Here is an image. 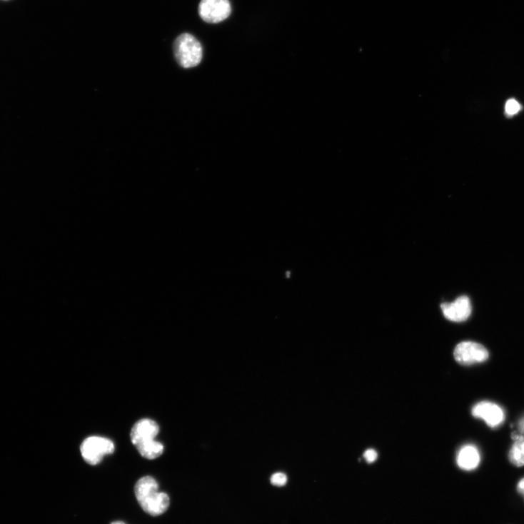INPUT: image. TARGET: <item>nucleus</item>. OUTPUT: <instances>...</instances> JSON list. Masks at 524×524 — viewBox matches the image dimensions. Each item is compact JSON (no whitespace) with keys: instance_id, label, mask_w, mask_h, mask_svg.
Returning a JSON list of instances; mask_svg holds the SVG:
<instances>
[{"instance_id":"obj_1","label":"nucleus","mask_w":524,"mask_h":524,"mask_svg":"<svg viewBox=\"0 0 524 524\" xmlns=\"http://www.w3.org/2000/svg\"><path fill=\"white\" fill-rule=\"evenodd\" d=\"M136 498L143 511L153 516L163 514L169 508L170 498L159 491L157 480L151 476L140 478L135 485Z\"/></svg>"},{"instance_id":"obj_2","label":"nucleus","mask_w":524,"mask_h":524,"mask_svg":"<svg viewBox=\"0 0 524 524\" xmlns=\"http://www.w3.org/2000/svg\"><path fill=\"white\" fill-rule=\"evenodd\" d=\"M175 58L183 68L197 66L203 59V47L196 37L188 33L179 35L173 44Z\"/></svg>"},{"instance_id":"obj_3","label":"nucleus","mask_w":524,"mask_h":524,"mask_svg":"<svg viewBox=\"0 0 524 524\" xmlns=\"http://www.w3.org/2000/svg\"><path fill=\"white\" fill-rule=\"evenodd\" d=\"M115 444L110 439L91 436L87 438L81 447V452L84 460L91 465H96L103 458L115 452Z\"/></svg>"},{"instance_id":"obj_4","label":"nucleus","mask_w":524,"mask_h":524,"mask_svg":"<svg viewBox=\"0 0 524 524\" xmlns=\"http://www.w3.org/2000/svg\"><path fill=\"white\" fill-rule=\"evenodd\" d=\"M198 13L205 22L218 24L229 18L232 6L229 0H201Z\"/></svg>"},{"instance_id":"obj_5","label":"nucleus","mask_w":524,"mask_h":524,"mask_svg":"<svg viewBox=\"0 0 524 524\" xmlns=\"http://www.w3.org/2000/svg\"><path fill=\"white\" fill-rule=\"evenodd\" d=\"M455 358L458 363L463 366H470L488 361L490 353L482 345L471 342H463L457 346Z\"/></svg>"},{"instance_id":"obj_6","label":"nucleus","mask_w":524,"mask_h":524,"mask_svg":"<svg viewBox=\"0 0 524 524\" xmlns=\"http://www.w3.org/2000/svg\"><path fill=\"white\" fill-rule=\"evenodd\" d=\"M472 415L474 418L483 420L492 428L501 425L505 419L503 409L491 401H481L475 404L472 409Z\"/></svg>"},{"instance_id":"obj_7","label":"nucleus","mask_w":524,"mask_h":524,"mask_svg":"<svg viewBox=\"0 0 524 524\" xmlns=\"http://www.w3.org/2000/svg\"><path fill=\"white\" fill-rule=\"evenodd\" d=\"M444 317L453 322H463L472 313L470 298L466 296L458 297L451 303H443L440 306Z\"/></svg>"},{"instance_id":"obj_8","label":"nucleus","mask_w":524,"mask_h":524,"mask_svg":"<svg viewBox=\"0 0 524 524\" xmlns=\"http://www.w3.org/2000/svg\"><path fill=\"white\" fill-rule=\"evenodd\" d=\"M159 431L157 423L152 420L143 419L133 425L131 432V440L136 446L143 442L156 439Z\"/></svg>"},{"instance_id":"obj_9","label":"nucleus","mask_w":524,"mask_h":524,"mask_svg":"<svg viewBox=\"0 0 524 524\" xmlns=\"http://www.w3.org/2000/svg\"><path fill=\"white\" fill-rule=\"evenodd\" d=\"M480 462L478 449L473 445H465L460 448L457 457L458 466L464 470H473Z\"/></svg>"},{"instance_id":"obj_10","label":"nucleus","mask_w":524,"mask_h":524,"mask_svg":"<svg viewBox=\"0 0 524 524\" xmlns=\"http://www.w3.org/2000/svg\"><path fill=\"white\" fill-rule=\"evenodd\" d=\"M514 443L508 454L509 461L515 467L524 466V436L515 432L512 434Z\"/></svg>"},{"instance_id":"obj_11","label":"nucleus","mask_w":524,"mask_h":524,"mask_svg":"<svg viewBox=\"0 0 524 524\" xmlns=\"http://www.w3.org/2000/svg\"><path fill=\"white\" fill-rule=\"evenodd\" d=\"M139 454L147 460H155L163 453V444L156 439L143 442L136 445Z\"/></svg>"},{"instance_id":"obj_12","label":"nucleus","mask_w":524,"mask_h":524,"mask_svg":"<svg viewBox=\"0 0 524 524\" xmlns=\"http://www.w3.org/2000/svg\"><path fill=\"white\" fill-rule=\"evenodd\" d=\"M520 104L515 99H509L505 104V114L508 116H513L520 110Z\"/></svg>"},{"instance_id":"obj_13","label":"nucleus","mask_w":524,"mask_h":524,"mask_svg":"<svg viewBox=\"0 0 524 524\" xmlns=\"http://www.w3.org/2000/svg\"><path fill=\"white\" fill-rule=\"evenodd\" d=\"M271 483L276 486H283L287 483V476L283 473H276L271 478Z\"/></svg>"},{"instance_id":"obj_14","label":"nucleus","mask_w":524,"mask_h":524,"mask_svg":"<svg viewBox=\"0 0 524 524\" xmlns=\"http://www.w3.org/2000/svg\"><path fill=\"white\" fill-rule=\"evenodd\" d=\"M378 453L376 450H373V449H368L364 454L363 457L367 463H372L374 461H376L378 458Z\"/></svg>"},{"instance_id":"obj_15","label":"nucleus","mask_w":524,"mask_h":524,"mask_svg":"<svg viewBox=\"0 0 524 524\" xmlns=\"http://www.w3.org/2000/svg\"><path fill=\"white\" fill-rule=\"evenodd\" d=\"M517 491L524 498V478L520 479L517 484Z\"/></svg>"},{"instance_id":"obj_16","label":"nucleus","mask_w":524,"mask_h":524,"mask_svg":"<svg viewBox=\"0 0 524 524\" xmlns=\"http://www.w3.org/2000/svg\"><path fill=\"white\" fill-rule=\"evenodd\" d=\"M518 433L524 436V416L518 423Z\"/></svg>"},{"instance_id":"obj_17","label":"nucleus","mask_w":524,"mask_h":524,"mask_svg":"<svg viewBox=\"0 0 524 524\" xmlns=\"http://www.w3.org/2000/svg\"><path fill=\"white\" fill-rule=\"evenodd\" d=\"M111 524H126V523L123 521H115L114 523H111Z\"/></svg>"}]
</instances>
